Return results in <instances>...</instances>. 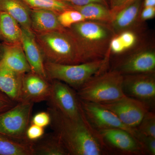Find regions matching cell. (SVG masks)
Wrapping results in <instances>:
<instances>
[{
	"label": "cell",
	"mask_w": 155,
	"mask_h": 155,
	"mask_svg": "<svg viewBox=\"0 0 155 155\" xmlns=\"http://www.w3.org/2000/svg\"><path fill=\"white\" fill-rule=\"evenodd\" d=\"M50 126L69 155H102L108 150L97 130L88 122L85 115L83 119H70L56 108L49 105Z\"/></svg>",
	"instance_id": "obj_1"
},
{
	"label": "cell",
	"mask_w": 155,
	"mask_h": 155,
	"mask_svg": "<svg viewBox=\"0 0 155 155\" xmlns=\"http://www.w3.org/2000/svg\"><path fill=\"white\" fill-rule=\"evenodd\" d=\"M35 35L45 61L75 64L94 61L69 28Z\"/></svg>",
	"instance_id": "obj_2"
},
{
	"label": "cell",
	"mask_w": 155,
	"mask_h": 155,
	"mask_svg": "<svg viewBox=\"0 0 155 155\" xmlns=\"http://www.w3.org/2000/svg\"><path fill=\"white\" fill-rule=\"evenodd\" d=\"M123 75L116 70L94 75L77 90L81 101L102 104L111 102L125 95L122 88Z\"/></svg>",
	"instance_id": "obj_3"
},
{
	"label": "cell",
	"mask_w": 155,
	"mask_h": 155,
	"mask_svg": "<svg viewBox=\"0 0 155 155\" xmlns=\"http://www.w3.org/2000/svg\"><path fill=\"white\" fill-rule=\"evenodd\" d=\"M107 57L94 61L75 64H56L45 61V68L49 80H58L78 90L94 75L103 72Z\"/></svg>",
	"instance_id": "obj_4"
},
{
	"label": "cell",
	"mask_w": 155,
	"mask_h": 155,
	"mask_svg": "<svg viewBox=\"0 0 155 155\" xmlns=\"http://www.w3.org/2000/svg\"><path fill=\"white\" fill-rule=\"evenodd\" d=\"M106 23L85 20L69 28L93 60L105 58L104 50L109 41L112 29Z\"/></svg>",
	"instance_id": "obj_5"
},
{
	"label": "cell",
	"mask_w": 155,
	"mask_h": 155,
	"mask_svg": "<svg viewBox=\"0 0 155 155\" xmlns=\"http://www.w3.org/2000/svg\"><path fill=\"white\" fill-rule=\"evenodd\" d=\"M33 105L30 102L20 101L1 113L0 133L15 139L28 140L26 130L30 124Z\"/></svg>",
	"instance_id": "obj_6"
},
{
	"label": "cell",
	"mask_w": 155,
	"mask_h": 155,
	"mask_svg": "<svg viewBox=\"0 0 155 155\" xmlns=\"http://www.w3.org/2000/svg\"><path fill=\"white\" fill-rule=\"evenodd\" d=\"M51 93L48 105L56 108L70 119L80 120L84 117L80 100L74 89L58 80H49Z\"/></svg>",
	"instance_id": "obj_7"
},
{
	"label": "cell",
	"mask_w": 155,
	"mask_h": 155,
	"mask_svg": "<svg viewBox=\"0 0 155 155\" xmlns=\"http://www.w3.org/2000/svg\"><path fill=\"white\" fill-rule=\"evenodd\" d=\"M122 88L125 95L140 101L150 109L155 106L154 73L123 75Z\"/></svg>",
	"instance_id": "obj_8"
},
{
	"label": "cell",
	"mask_w": 155,
	"mask_h": 155,
	"mask_svg": "<svg viewBox=\"0 0 155 155\" xmlns=\"http://www.w3.org/2000/svg\"><path fill=\"white\" fill-rule=\"evenodd\" d=\"M80 101L86 119L96 130L120 128L127 130L137 139L139 133L137 128L127 127L109 109L100 104Z\"/></svg>",
	"instance_id": "obj_9"
},
{
	"label": "cell",
	"mask_w": 155,
	"mask_h": 155,
	"mask_svg": "<svg viewBox=\"0 0 155 155\" xmlns=\"http://www.w3.org/2000/svg\"><path fill=\"white\" fill-rule=\"evenodd\" d=\"M97 130L109 151L112 149L125 154L147 153L141 143L127 130L120 128Z\"/></svg>",
	"instance_id": "obj_10"
},
{
	"label": "cell",
	"mask_w": 155,
	"mask_h": 155,
	"mask_svg": "<svg viewBox=\"0 0 155 155\" xmlns=\"http://www.w3.org/2000/svg\"><path fill=\"white\" fill-rule=\"evenodd\" d=\"M100 104L113 112L125 125L131 128H137L150 110L143 103L126 95L114 101Z\"/></svg>",
	"instance_id": "obj_11"
},
{
	"label": "cell",
	"mask_w": 155,
	"mask_h": 155,
	"mask_svg": "<svg viewBox=\"0 0 155 155\" xmlns=\"http://www.w3.org/2000/svg\"><path fill=\"white\" fill-rule=\"evenodd\" d=\"M50 81L30 71L23 75L21 101L33 103L47 101L51 93Z\"/></svg>",
	"instance_id": "obj_12"
},
{
	"label": "cell",
	"mask_w": 155,
	"mask_h": 155,
	"mask_svg": "<svg viewBox=\"0 0 155 155\" xmlns=\"http://www.w3.org/2000/svg\"><path fill=\"white\" fill-rule=\"evenodd\" d=\"M21 73L31 71L21 44L0 43V70Z\"/></svg>",
	"instance_id": "obj_13"
},
{
	"label": "cell",
	"mask_w": 155,
	"mask_h": 155,
	"mask_svg": "<svg viewBox=\"0 0 155 155\" xmlns=\"http://www.w3.org/2000/svg\"><path fill=\"white\" fill-rule=\"evenodd\" d=\"M155 53L144 50L134 54L120 64L116 70L123 75L154 73Z\"/></svg>",
	"instance_id": "obj_14"
},
{
	"label": "cell",
	"mask_w": 155,
	"mask_h": 155,
	"mask_svg": "<svg viewBox=\"0 0 155 155\" xmlns=\"http://www.w3.org/2000/svg\"><path fill=\"white\" fill-rule=\"evenodd\" d=\"M21 45L31 71L48 78L45 68V60L40 48L31 31L22 28Z\"/></svg>",
	"instance_id": "obj_15"
},
{
	"label": "cell",
	"mask_w": 155,
	"mask_h": 155,
	"mask_svg": "<svg viewBox=\"0 0 155 155\" xmlns=\"http://www.w3.org/2000/svg\"><path fill=\"white\" fill-rule=\"evenodd\" d=\"M58 15L54 11L48 9H31V31L34 34H38L64 29L58 21Z\"/></svg>",
	"instance_id": "obj_16"
},
{
	"label": "cell",
	"mask_w": 155,
	"mask_h": 155,
	"mask_svg": "<svg viewBox=\"0 0 155 155\" xmlns=\"http://www.w3.org/2000/svg\"><path fill=\"white\" fill-rule=\"evenodd\" d=\"M24 74L9 70H0V91L14 102L20 101Z\"/></svg>",
	"instance_id": "obj_17"
},
{
	"label": "cell",
	"mask_w": 155,
	"mask_h": 155,
	"mask_svg": "<svg viewBox=\"0 0 155 155\" xmlns=\"http://www.w3.org/2000/svg\"><path fill=\"white\" fill-rule=\"evenodd\" d=\"M31 9L22 0H0V11L8 14L21 28L31 31Z\"/></svg>",
	"instance_id": "obj_18"
},
{
	"label": "cell",
	"mask_w": 155,
	"mask_h": 155,
	"mask_svg": "<svg viewBox=\"0 0 155 155\" xmlns=\"http://www.w3.org/2000/svg\"><path fill=\"white\" fill-rule=\"evenodd\" d=\"M32 143L33 155H69L54 132L45 134L41 138Z\"/></svg>",
	"instance_id": "obj_19"
},
{
	"label": "cell",
	"mask_w": 155,
	"mask_h": 155,
	"mask_svg": "<svg viewBox=\"0 0 155 155\" xmlns=\"http://www.w3.org/2000/svg\"><path fill=\"white\" fill-rule=\"evenodd\" d=\"M22 29L8 14L0 11V40L12 44H21Z\"/></svg>",
	"instance_id": "obj_20"
},
{
	"label": "cell",
	"mask_w": 155,
	"mask_h": 155,
	"mask_svg": "<svg viewBox=\"0 0 155 155\" xmlns=\"http://www.w3.org/2000/svg\"><path fill=\"white\" fill-rule=\"evenodd\" d=\"M70 6L72 8L81 13L86 20L110 23L114 17L108 6L99 3H91L83 6Z\"/></svg>",
	"instance_id": "obj_21"
},
{
	"label": "cell",
	"mask_w": 155,
	"mask_h": 155,
	"mask_svg": "<svg viewBox=\"0 0 155 155\" xmlns=\"http://www.w3.org/2000/svg\"><path fill=\"white\" fill-rule=\"evenodd\" d=\"M141 0H137L115 14L110 24L116 31L124 30L134 22L139 13Z\"/></svg>",
	"instance_id": "obj_22"
},
{
	"label": "cell",
	"mask_w": 155,
	"mask_h": 155,
	"mask_svg": "<svg viewBox=\"0 0 155 155\" xmlns=\"http://www.w3.org/2000/svg\"><path fill=\"white\" fill-rule=\"evenodd\" d=\"M32 142L11 138L0 133V155H33Z\"/></svg>",
	"instance_id": "obj_23"
},
{
	"label": "cell",
	"mask_w": 155,
	"mask_h": 155,
	"mask_svg": "<svg viewBox=\"0 0 155 155\" xmlns=\"http://www.w3.org/2000/svg\"><path fill=\"white\" fill-rule=\"evenodd\" d=\"M31 9L51 10L58 14L71 8L70 5L62 0H22Z\"/></svg>",
	"instance_id": "obj_24"
},
{
	"label": "cell",
	"mask_w": 155,
	"mask_h": 155,
	"mask_svg": "<svg viewBox=\"0 0 155 155\" xmlns=\"http://www.w3.org/2000/svg\"><path fill=\"white\" fill-rule=\"evenodd\" d=\"M58 18L61 25L65 28H69L76 23L86 20L79 11L72 8L58 14Z\"/></svg>",
	"instance_id": "obj_25"
},
{
	"label": "cell",
	"mask_w": 155,
	"mask_h": 155,
	"mask_svg": "<svg viewBox=\"0 0 155 155\" xmlns=\"http://www.w3.org/2000/svg\"><path fill=\"white\" fill-rule=\"evenodd\" d=\"M140 133L146 136L155 138V115L150 110L147 112L137 127Z\"/></svg>",
	"instance_id": "obj_26"
},
{
	"label": "cell",
	"mask_w": 155,
	"mask_h": 155,
	"mask_svg": "<svg viewBox=\"0 0 155 155\" xmlns=\"http://www.w3.org/2000/svg\"><path fill=\"white\" fill-rule=\"evenodd\" d=\"M45 134V128L30 123L26 130V138L30 141H36Z\"/></svg>",
	"instance_id": "obj_27"
},
{
	"label": "cell",
	"mask_w": 155,
	"mask_h": 155,
	"mask_svg": "<svg viewBox=\"0 0 155 155\" xmlns=\"http://www.w3.org/2000/svg\"><path fill=\"white\" fill-rule=\"evenodd\" d=\"M51 121V116L48 111L41 112L32 117L30 123L45 128L50 125Z\"/></svg>",
	"instance_id": "obj_28"
},
{
	"label": "cell",
	"mask_w": 155,
	"mask_h": 155,
	"mask_svg": "<svg viewBox=\"0 0 155 155\" xmlns=\"http://www.w3.org/2000/svg\"><path fill=\"white\" fill-rule=\"evenodd\" d=\"M118 36L122 41L126 51L132 48L136 42V36L132 31H122Z\"/></svg>",
	"instance_id": "obj_29"
},
{
	"label": "cell",
	"mask_w": 155,
	"mask_h": 155,
	"mask_svg": "<svg viewBox=\"0 0 155 155\" xmlns=\"http://www.w3.org/2000/svg\"><path fill=\"white\" fill-rule=\"evenodd\" d=\"M138 140L143 145L147 153L155 155V138L146 136L140 133Z\"/></svg>",
	"instance_id": "obj_30"
},
{
	"label": "cell",
	"mask_w": 155,
	"mask_h": 155,
	"mask_svg": "<svg viewBox=\"0 0 155 155\" xmlns=\"http://www.w3.org/2000/svg\"><path fill=\"white\" fill-rule=\"evenodd\" d=\"M136 1L137 0H109L110 9L113 14V16L114 17L115 14L122 9Z\"/></svg>",
	"instance_id": "obj_31"
},
{
	"label": "cell",
	"mask_w": 155,
	"mask_h": 155,
	"mask_svg": "<svg viewBox=\"0 0 155 155\" xmlns=\"http://www.w3.org/2000/svg\"><path fill=\"white\" fill-rule=\"evenodd\" d=\"M109 48L111 52L113 54H120L126 51L122 41L119 36L113 37L110 40L109 43Z\"/></svg>",
	"instance_id": "obj_32"
},
{
	"label": "cell",
	"mask_w": 155,
	"mask_h": 155,
	"mask_svg": "<svg viewBox=\"0 0 155 155\" xmlns=\"http://www.w3.org/2000/svg\"><path fill=\"white\" fill-rule=\"evenodd\" d=\"M17 103L0 91V114L14 107Z\"/></svg>",
	"instance_id": "obj_33"
},
{
	"label": "cell",
	"mask_w": 155,
	"mask_h": 155,
	"mask_svg": "<svg viewBox=\"0 0 155 155\" xmlns=\"http://www.w3.org/2000/svg\"><path fill=\"white\" fill-rule=\"evenodd\" d=\"M63 2L74 6H83L91 3H99L108 6L107 0H62Z\"/></svg>",
	"instance_id": "obj_34"
},
{
	"label": "cell",
	"mask_w": 155,
	"mask_h": 155,
	"mask_svg": "<svg viewBox=\"0 0 155 155\" xmlns=\"http://www.w3.org/2000/svg\"><path fill=\"white\" fill-rule=\"evenodd\" d=\"M155 16V7L144 8L141 13V19L142 20H149L153 19Z\"/></svg>",
	"instance_id": "obj_35"
},
{
	"label": "cell",
	"mask_w": 155,
	"mask_h": 155,
	"mask_svg": "<svg viewBox=\"0 0 155 155\" xmlns=\"http://www.w3.org/2000/svg\"><path fill=\"white\" fill-rule=\"evenodd\" d=\"M144 8L155 7V0H144Z\"/></svg>",
	"instance_id": "obj_36"
}]
</instances>
